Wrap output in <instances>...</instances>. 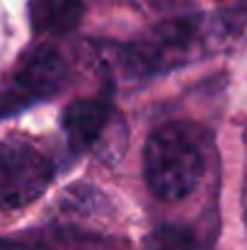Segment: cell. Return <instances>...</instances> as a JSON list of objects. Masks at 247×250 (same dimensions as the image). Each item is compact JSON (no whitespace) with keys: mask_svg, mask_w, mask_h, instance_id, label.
<instances>
[{"mask_svg":"<svg viewBox=\"0 0 247 250\" xmlns=\"http://www.w3.org/2000/svg\"><path fill=\"white\" fill-rule=\"evenodd\" d=\"M85 12V0H37L32 7V24L44 34H68Z\"/></svg>","mask_w":247,"mask_h":250,"instance_id":"cell-5","label":"cell"},{"mask_svg":"<svg viewBox=\"0 0 247 250\" xmlns=\"http://www.w3.org/2000/svg\"><path fill=\"white\" fill-rule=\"evenodd\" d=\"M54 166L32 144L7 139L0 144V211L32 204L51 185Z\"/></svg>","mask_w":247,"mask_h":250,"instance_id":"cell-2","label":"cell"},{"mask_svg":"<svg viewBox=\"0 0 247 250\" xmlns=\"http://www.w3.org/2000/svg\"><path fill=\"white\" fill-rule=\"evenodd\" d=\"M112 122V107L104 97H87L73 102L63 114V131L73 151L95 148Z\"/></svg>","mask_w":247,"mask_h":250,"instance_id":"cell-4","label":"cell"},{"mask_svg":"<svg viewBox=\"0 0 247 250\" xmlns=\"http://www.w3.org/2000/svg\"><path fill=\"white\" fill-rule=\"evenodd\" d=\"M66 76L68 66L56 49L41 46L32 51L19 61L12 78L0 92V117L22 112L34 102L54 97L63 87Z\"/></svg>","mask_w":247,"mask_h":250,"instance_id":"cell-3","label":"cell"},{"mask_svg":"<svg viewBox=\"0 0 247 250\" xmlns=\"http://www.w3.org/2000/svg\"><path fill=\"white\" fill-rule=\"evenodd\" d=\"M206 170L204 136L187 122L165 124L151 134L143 153V172L151 192L165 202L189 197Z\"/></svg>","mask_w":247,"mask_h":250,"instance_id":"cell-1","label":"cell"},{"mask_svg":"<svg viewBox=\"0 0 247 250\" xmlns=\"http://www.w3.org/2000/svg\"><path fill=\"white\" fill-rule=\"evenodd\" d=\"M7 250H49L46 246H37V243H10Z\"/></svg>","mask_w":247,"mask_h":250,"instance_id":"cell-7","label":"cell"},{"mask_svg":"<svg viewBox=\"0 0 247 250\" xmlns=\"http://www.w3.org/2000/svg\"><path fill=\"white\" fill-rule=\"evenodd\" d=\"M10 248V243H7V241H0V250H7Z\"/></svg>","mask_w":247,"mask_h":250,"instance_id":"cell-8","label":"cell"},{"mask_svg":"<svg viewBox=\"0 0 247 250\" xmlns=\"http://www.w3.org/2000/svg\"><path fill=\"white\" fill-rule=\"evenodd\" d=\"M146 250H199V248H196V241H194V236L189 231H184L179 226H163V229H158L151 236Z\"/></svg>","mask_w":247,"mask_h":250,"instance_id":"cell-6","label":"cell"}]
</instances>
